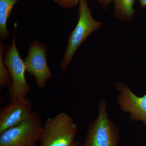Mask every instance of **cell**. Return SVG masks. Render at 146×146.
<instances>
[{
	"label": "cell",
	"instance_id": "15",
	"mask_svg": "<svg viewBox=\"0 0 146 146\" xmlns=\"http://www.w3.org/2000/svg\"><path fill=\"white\" fill-rule=\"evenodd\" d=\"M141 7H146V0H139Z\"/></svg>",
	"mask_w": 146,
	"mask_h": 146
},
{
	"label": "cell",
	"instance_id": "11",
	"mask_svg": "<svg viewBox=\"0 0 146 146\" xmlns=\"http://www.w3.org/2000/svg\"><path fill=\"white\" fill-rule=\"evenodd\" d=\"M4 45H0V86L4 87L11 83V78L10 73L3 60V55L5 50Z\"/></svg>",
	"mask_w": 146,
	"mask_h": 146
},
{
	"label": "cell",
	"instance_id": "1",
	"mask_svg": "<svg viewBox=\"0 0 146 146\" xmlns=\"http://www.w3.org/2000/svg\"><path fill=\"white\" fill-rule=\"evenodd\" d=\"M78 21L68 38L67 48L60 68L64 72L67 70L71 60L83 41L95 31L102 26V22L96 21L91 15L87 0H79Z\"/></svg>",
	"mask_w": 146,
	"mask_h": 146
},
{
	"label": "cell",
	"instance_id": "9",
	"mask_svg": "<svg viewBox=\"0 0 146 146\" xmlns=\"http://www.w3.org/2000/svg\"><path fill=\"white\" fill-rule=\"evenodd\" d=\"M19 0H0V38L7 39L9 32L7 28V21L13 7Z\"/></svg>",
	"mask_w": 146,
	"mask_h": 146
},
{
	"label": "cell",
	"instance_id": "13",
	"mask_svg": "<svg viewBox=\"0 0 146 146\" xmlns=\"http://www.w3.org/2000/svg\"><path fill=\"white\" fill-rule=\"evenodd\" d=\"M98 2L102 5L104 8H106L112 2V0H98Z\"/></svg>",
	"mask_w": 146,
	"mask_h": 146
},
{
	"label": "cell",
	"instance_id": "6",
	"mask_svg": "<svg viewBox=\"0 0 146 146\" xmlns=\"http://www.w3.org/2000/svg\"><path fill=\"white\" fill-rule=\"evenodd\" d=\"M46 52L45 45L34 41L30 45L25 60L27 72L34 77L36 84L41 89L45 88L52 75L47 63Z\"/></svg>",
	"mask_w": 146,
	"mask_h": 146
},
{
	"label": "cell",
	"instance_id": "10",
	"mask_svg": "<svg viewBox=\"0 0 146 146\" xmlns=\"http://www.w3.org/2000/svg\"><path fill=\"white\" fill-rule=\"evenodd\" d=\"M114 3V15L116 18L129 22L135 11L133 7L135 0H112Z\"/></svg>",
	"mask_w": 146,
	"mask_h": 146
},
{
	"label": "cell",
	"instance_id": "2",
	"mask_svg": "<svg viewBox=\"0 0 146 146\" xmlns=\"http://www.w3.org/2000/svg\"><path fill=\"white\" fill-rule=\"evenodd\" d=\"M77 126L71 116L61 112L47 119L42 128L39 146H70L74 142Z\"/></svg>",
	"mask_w": 146,
	"mask_h": 146
},
{
	"label": "cell",
	"instance_id": "8",
	"mask_svg": "<svg viewBox=\"0 0 146 146\" xmlns=\"http://www.w3.org/2000/svg\"><path fill=\"white\" fill-rule=\"evenodd\" d=\"M116 86L120 93L118 102L121 109L129 113L131 119L141 121L146 125V94L138 97L125 84L118 82Z\"/></svg>",
	"mask_w": 146,
	"mask_h": 146
},
{
	"label": "cell",
	"instance_id": "3",
	"mask_svg": "<svg viewBox=\"0 0 146 146\" xmlns=\"http://www.w3.org/2000/svg\"><path fill=\"white\" fill-rule=\"evenodd\" d=\"M16 24L12 44L5 48L3 55L4 63L9 71L11 78L9 90L11 101L18 98H27L31 90L25 76L27 71L25 61L20 56L16 46Z\"/></svg>",
	"mask_w": 146,
	"mask_h": 146
},
{
	"label": "cell",
	"instance_id": "7",
	"mask_svg": "<svg viewBox=\"0 0 146 146\" xmlns=\"http://www.w3.org/2000/svg\"><path fill=\"white\" fill-rule=\"evenodd\" d=\"M32 103L26 98L11 101L0 110V134L24 121L31 115Z\"/></svg>",
	"mask_w": 146,
	"mask_h": 146
},
{
	"label": "cell",
	"instance_id": "12",
	"mask_svg": "<svg viewBox=\"0 0 146 146\" xmlns=\"http://www.w3.org/2000/svg\"><path fill=\"white\" fill-rule=\"evenodd\" d=\"M64 8H72L79 3V0H52Z\"/></svg>",
	"mask_w": 146,
	"mask_h": 146
},
{
	"label": "cell",
	"instance_id": "14",
	"mask_svg": "<svg viewBox=\"0 0 146 146\" xmlns=\"http://www.w3.org/2000/svg\"><path fill=\"white\" fill-rule=\"evenodd\" d=\"M70 146H82V145L80 142L74 141Z\"/></svg>",
	"mask_w": 146,
	"mask_h": 146
},
{
	"label": "cell",
	"instance_id": "5",
	"mask_svg": "<svg viewBox=\"0 0 146 146\" xmlns=\"http://www.w3.org/2000/svg\"><path fill=\"white\" fill-rule=\"evenodd\" d=\"M119 139V129L108 118L106 102L102 100L98 117L90 125L82 146H117Z\"/></svg>",
	"mask_w": 146,
	"mask_h": 146
},
{
	"label": "cell",
	"instance_id": "4",
	"mask_svg": "<svg viewBox=\"0 0 146 146\" xmlns=\"http://www.w3.org/2000/svg\"><path fill=\"white\" fill-rule=\"evenodd\" d=\"M42 128L41 115L33 112L20 124L0 134V146H36Z\"/></svg>",
	"mask_w": 146,
	"mask_h": 146
}]
</instances>
